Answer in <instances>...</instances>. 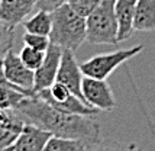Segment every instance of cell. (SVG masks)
Instances as JSON below:
<instances>
[{
    "label": "cell",
    "mask_w": 155,
    "mask_h": 151,
    "mask_svg": "<svg viewBox=\"0 0 155 151\" xmlns=\"http://www.w3.org/2000/svg\"><path fill=\"white\" fill-rule=\"evenodd\" d=\"M36 9V0H0V22L16 28Z\"/></svg>",
    "instance_id": "10"
},
{
    "label": "cell",
    "mask_w": 155,
    "mask_h": 151,
    "mask_svg": "<svg viewBox=\"0 0 155 151\" xmlns=\"http://www.w3.org/2000/svg\"><path fill=\"white\" fill-rule=\"evenodd\" d=\"M13 109L25 124H34L55 137L101 141L100 125L94 121V116L61 110L39 97L36 92L23 97Z\"/></svg>",
    "instance_id": "1"
},
{
    "label": "cell",
    "mask_w": 155,
    "mask_h": 151,
    "mask_svg": "<svg viewBox=\"0 0 155 151\" xmlns=\"http://www.w3.org/2000/svg\"><path fill=\"white\" fill-rule=\"evenodd\" d=\"M84 74L80 69V64L77 62L74 57V51L71 49H62V57H61L60 62V70L57 74V80L55 82L62 83L65 87L70 89L71 93H74L75 96L84 100L83 97V92H81V83H83ZM86 102V100H84ZM87 103V102H86Z\"/></svg>",
    "instance_id": "7"
},
{
    "label": "cell",
    "mask_w": 155,
    "mask_h": 151,
    "mask_svg": "<svg viewBox=\"0 0 155 151\" xmlns=\"http://www.w3.org/2000/svg\"><path fill=\"white\" fill-rule=\"evenodd\" d=\"M84 100L97 110H112L116 108V99L106 80L84 76L81 83Z\"/></svg>",
    "instance_id": "5"
},
{
    "label": "cell",
    "mask_w": 155,
    "mask_h": 151,
    "mask_svg": "<svg viewBox=\"0 0 155 151\" xmlns=\"http://www.w3.org/2000/svg\"><path fill=\"white\" fill-rule=\"evenodd\" d=\"M100 148H104L101 141H87L80 138H64L52 135L45 147V151H87Z\"/></svg>",
    "instance_id": "12"
},
{
    "label": "cell",
    "mask_w": 155,
    "mask_h": 151,
    "mask_svg": "<svg viewBox=\"0 0 155 151\" xmlns=\"http://www.w3.org/2000/svg\"><path fill=\"white\" fill-rule=\"evenodd\" d=\"M25 28V32H32V34L48 35L51 34L52 29V12L38 9V12L22 23Z\"/></svg>",
    "instance_id": "14"
},
{
    "label": "cell",
    "mask_w": 155,
    "mask_h": 151,
    "mask_svg": "<svg viewBox=\"0 0 155 151\" xmlns=\"http://www.w3.org/2000/svg\"><path fill=\"white\" fill-rule=\"evenodd\" d=\"M64 3H65V0H36V9L54 12L57 7H60Z\"/></svg>",
    "instance_id": "21"
},
{
    "label": "cell",
    "mask_w": 155,
    "mask_h": 151,
    "mask_svg": "<svg viewBox=\"0 0 155 151\" xmlns=\"http://www.w3.org/2000/svg\"><path fill=\"white\" fill-rule=\"evenodd\" d=\"M19 132L0 124V150H7L16 141Z\"/></svg>",
    "instance_id": "20"
},
{
    "label": "cell",
    "mask_w": 155,
    "mask_h": 151,
    "mask_svg": "<svg viewBox=\"0 0 155 151\" xmlns=\"http://www.w3.org/2000/svg\"><path fill=\"white\" fill-rule=\"evenodd\" d=\"M52 137L51 132L42 129L34 124H25L19 135L13 144L7 150L15 151H45L49 138Z\"/></svg>",
    "instance_id": "9"
},
{
    "label": "cell",
    "mask_w": 155,
    "mask_h": 151,
    "mask_svg": "<svg viewBox=\"0 0 155 151\" xmlns=\"http://www.w3.org/2000/svg\"><path fill=\"white\" fill-rule=\"evenodd\" d=\"M61 57H62V48L60 45L51 42L49 48L45 52V58L41 64V67L38 70H35V92L48 89L55 83L58 70H60Z\"/></svg>",
    "instance_id": "8"
},
{
    "label": "cell",
    "mask_w": 155,
    "mask_h": 151,
    "mask_svg": "<svg viewBox=\"0 0 155 151\" xmlns=\"http://www.w3.org/2000/svg\"><path fill=\"white\" fill-rule=\"evenodd\" d=\"M3 60V58H2ZM0 60V86H13L10 83L7 82L6 76H5V71H3V61Z\"/></svg>",
    "instance_id": "22"
},
{
    "label": "cell",
    "mask_w": 155,
    "mask_h": 151,
    "mask_svg": "<svg viewBox=\"0 0 155 151\" xmlns=\"http://www.w3.org/2000/svg\"><path fill=\"white\" fill-rule=\"evenodd\" d=\"M65 3L78 15L87 18L94 10V7L100 3V0H65Z\"/></svg>",
    "instance_id": "19"
},
{
    "label": "cell",
    "mask_w": 155,
    "mask_h": 151,
    "mask_svg": "<svg viewBox=\"0 0 155 151\" xmlns=\"http://www.w3.org/2000/svg\"><path fill=\"white\" fill-rule=\"evenodd\" d=\"M15 42V28L0 22V60L12 49Z\"/></svg>",
    "instance_id": "17"
},
{
    "label": "cell",
    "mask_w": 155,
    "mask_h": 151,
    "mask_svg": "<svg viewBox=\"0 0 155 151\" xmlns=\"http://www.w3.org/2000/svg\"><path fill=\"white\" fill-rule=\"evenodd\" d=\"M134 29L138 32L155 31V0H138Z\"/></svg>",
    "instance_id": "13"
},
{
    "label": "cell",
    "mask_w": 155,
    "mask_h": 151,
    "mask_svg": "<svg viewBox=\"0 0 155 151\" xmlns=\"http://www.w3.org/2000/svg\"><path fill=\"white\" fill-rule=\"evenodd\" d=\"M23 44L29 45L32 48L41 49V51H47L51 45V39L48 35H39V34H32V32H25L23 34Z\"/></svg>",
    "instance_id": "18"
},
{
    "label": "cell",
    "mask_w": 155,
    "mask_h": 151,
    "mask_svg": "<svg viewBox=\"0 0 155 151\" xmlns=\"http://www.w3.org/2000/svg\"><path fill=\"white\" fill-rule=\"evenodd\" d=\"M143 45H135L126 49H117L113 52H104V54L94 55L88 58L87 61H83L80 64V69L84 76L96 77V79H103L106 80L117 67H120L123 62L129 61L130 58L141 54Z\"/></svg>",
    "instance_id": "4"
},
{
    "label": "cell",
    "mask_w": 155,
    "mask_h": 151,
    "mask_svg": "<svg viewBox=\"0 0 155 151\" xmlns=\"http://www.w3.org/2000/svg\"><path fill=\"white\" fill-rule=\"evenodd\" d=\"M35 92H25L15 86H0V106L2 108H16L23 97L34 95Z\"/></svg>",
    "instance_id": "15"
},
{
    "label": "cell",
    "mask_w": 155,
    "mask_h": 151,
    "mask_svg": "<svg viewBox=\"0 0 155 151\" xmlns=\"http://www.w3.org/2000/svg\"><path fill=\"white\" fill-rule=\"evenodd\" d=\"M87 38L86 18L73 10L67 3L61 5L52 12V29L49 39L62 49L75 51Z\"/></svg>",
    "instance_id": "2"
},
{
    "label": "cell",
    "mask_w": 155,
    "mask_h": 151,
    "mask_svg": "<svg viewBox=\"0 0 155 151\" xmlns=\"http://www.w3.org/2000/svg\"><path fill=\"white\" fill-rule=\"evenodd\" d=\"M115 5L116 0H100L94 10L86 18L87 42L93 45H116L119 42Z\"/></svg>",
    "instance_id": "3"
},
{
    "label": "cell",
    "mask_w": 155,
    "mask_h": 151,
    "mask_svg": "<svg viewBox=\"0 0 155 151\" xmlns=\"http://www.w3.org/2000/svg\"><path fill=\"white\" fill-rule=\"evenodd\" d=\"M45 52L47 51H41V49H36V48H32L29 45H25L23 48L20 49V60L25 62L28 69L31 70H38L41 67V64L44 61L45 58Z\"/></svg>",
    "instance_id": "16"
},
{
    "label": "cell",
    "mask_w": 155,
    "mask_h": 151,
    "mask_svg": "<svg viewBox=\"0 0 155 151\" xmlns=\"http://www.w3.org/2000/svg\"><path fill=\"white\" fill-rule=\"evenodd\" d=\"M138 0H116L115 10L119 25V34L117 39L126 41L134 34V19H135V10Z\"/></svg>",
    "instance_id": "11"
},
{
    "label": "cell",
    "mask_w": 155,
    "mask_h": 151,
    "mask_svg": "<svg viewBox=\"0 0 155 151\" xmlns=\"http://www.w3.org/2000/svg\"><path fill=\"white\" fill-rule=\"evenodd\" d=\"M2 61L7 82L25 92H35V71L28 69L25 62L20 60V55L16 54L13 49H9Z\"/></svg>",
    "instance_id": "6"
}]
</instances>
